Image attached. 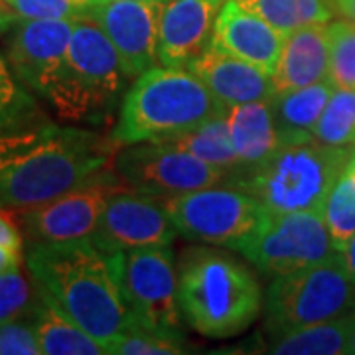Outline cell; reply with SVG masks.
I'll use <instances>...</instances> for the list:
<instances>
[{
	"instance_id": "1",
	"label": "cell",
	"mask_w": 355,
	"mask_h": 355,
	"mask_svg": "<svg viewBox=\"0 0 355 355\" xmlns=\"http://www.w3.org/2000/svg\"><path fill=\"white\" fill-rule=\"evenodd\" d=\"M109 135L42 121L0 132V207L28 209L60 198L113 164Z\"/></svg>"
},
{
	"instance_id": "2",
	"label": "cell",
	"mask_w": 355,
	"mask_h": 355,
	"mask_svg": "<svg viewBox=\"0 0 355 355\" xmlns=\"http://www.w3.org/2000/svg\"><path fill=\"white\" fill-rule=\"evenodd\" d=\"M26 266L46 298L109 349L135 326L119 272V253H107L93 239L36 243Z\"/></svg>"
},
{
	"instance_id": "3",
	"label": "cell",
	"mask_w": 355,
	"mask_h": 355,
	"mask_svg": "<svg viewBox=\"0 0 355 355\" xmlns=\"http://www.w3.org/2000/svg\"><path fill=\"white\" fill-rule=\"evenodd\" d=\"M180 310L207 338H231L261 316L265 298L251 268L216 245H198L180 254Z\"/></svg>"
},
{
	"instance_id": "4",
	"label": "cell",
	"mask_w": 355,
	"mask_h": 355,
	"mask_svg": "<svg viewBox=\"0 0 355 355\" xmlns=\"http://www.w3.org/2000/svg\"><path fill=\"white\" fill-rule=\"evenodd\" d=\"M200 77L184 67H150L135 79L121 105L113 137L121 146L166 140L223 113Z\"/></svg>"
},
{
	"instance_id": "5",
	"label": "cell",
	"mask_w": 355,
	"mask_h": 355,
	"mask_svg": "<svg viewBox=\"0 0 355 355\" xmlns=\"http://www.w3.org/2000/svg\"><path fill=\"white\" fill-rule=\"evenodd\" d=\"M130 79L107 34L89 18L76 20L64 69L46 101L60 119L99 125L107 121Z\"/></svg>"
},
{
	"instance_id": "6",
	"label": "cell",
	"mask_w": 355,
	"mask_h": 355,
	"mask_svg": "<svg viewBox=\"0 0 355 355\" xmlns=\"http://www.w3.org/2000/svg\"><path fill=\"white\" fill-rule=\"evenodd\" d=\"M354 154L352 148L318 139L280 144L270 158L239 180L237 188L253 193L270 214L322 211Z\"/></svg>"
},
{
	"instance_id": "7",
	"label": "cell",
	"mask_w": 355,
	"mask_h": 355,
	"mask_svg": "<svg viewBox=\"0 0 355 355\" xmlns=\"http://www.w3.org/2000/svg\"><path fill=\"white\" fill-rule=\"evenodd\" d=\"M263 308L268 338L349 316L355 312V280L338 253L326 263L277 277L266 291Z\"/></svg>"
},
{
	"instance_id": "8",
	"label": "cell",
	"mask_w": 355,
	"mask_h": 355,
	"mask_svg": "<svg viewBox=\"0 0 355 355\" xmlns=\"http://www.w3.org/2000/svg\"><path fill=\"white\" fill-rule=\"evenodd\" d=\"M162 200L178 235L188 241L216 245L239 253L270 217V211L253 193L229 184Z\"/></svg>"
},
{
	"instance_id": "9",
	"label": "cell",
	"mask_w": 355,
	"mask_h": 355,
	"mask_svg": "<svg viewBox=\"0 0 355 355\" xmlns=\"http://www.w3.org/2000/svg\"><path fill=\"white\" fill-rule=\"evenodd\" d=\"M113 172L130 190L170 198L221 184H235V176L198 156L162 140L125 144L114 154Z\"/></svg>"
},
{
	"instance_id": "10",
	"label": "cell",
	"mask_w": 355,
	"mask_h": 355,
	"mask_svg": "<svg viewBox=\"0 0 355 355\" xmlns=\"http://www.w3.org/2000/svg\"><path fill=\"white\" fill-rule=\"evenodd\" d=\"M338 253L322 211L270 214L241 251L261 272L275 279L326 263Z\"/></svg>"
},
{
	"instance_id": "11",
	"label": "cell",
	"mask_w": 355,
	"mask_h": 355,
	"mask_svg": "<svg viewBox=\"0 0 355 355\" xmlns=\"http://www.w3.org/2000/svg\"><path fill=\"white\" fill-rule=\"evenodd\" d=\"M123 190L130 188L113 170H103L101 174L65 191L60 198L20 209L16 219L30 245L91 239L99 227L107 202Z\"/></svg>"
},
{
	"instance_id": "12",
	"label": "cell",
	"mask_w": 355,
	"mask_h": 355,
	"mask_svg": "<svg viewBox=\"0 0 355 355\" xmlns=\"http://www.w3.org/2000/svg\"><path fill=\"white\" fill-rule=\"evenodd\" d=\"M119 272L135 324L184 334L178 270L170 245L119 253Z\"/></svg>"
},
{
	"instance_id": "13",
	"label": "cell",
	"mask_w": 355,
	"mask_h": 355,
	"mask_svg": "<svg viewBox=\"0 0 355 355\" xmlns=\"http://www.w3.org/2000/svg\"><path fill=\"white\" fill-rule=\"evenodd\" d=\"M178 229L164 200L135 190L114 193L103 209L93 241L107 253L172 245Z\"/></svg>"
},
{
	"instance_id": "14",
	"label": "cell",
	"mask_w": 355,
	"mask_h": 355,
	"mask_svg": "<svg viewBox=\"0 0 355 355\" xmlns=\"http://www.w3.org/2000/svg\"><path fill=\"white\" fill-rule=\"evenodd\" d=\"M162 2L97 0L85 18L107 34L119 51L130 79L158 64V16Z\"/></svg>"
},
{
	"instance_id": "15",
	"label": "cell",
	"mask_w": 355,
	"mask_h": 355,
	"mask_svg": "<svg viewBox=\"0 0 355 355\" xmlns=\"http://www.w3.org/2000/svg\"><path fill=\"white\" fill-rule=\"evenodd\" d=\"M76 20H18L6 58L26 87L46 97L64 69Z\"/></svg>"
},
{
	"instance_id": "16",
	"label": "cell",
	"mask_w": 355,
	"mask_h": 355,
	"mask_svg": "<svg viewBox=\"0 0 355 355\" xmlns=\"http://www.w3.org/2000/svg\"><path fill=\"white\" fill-rule=\"evenodd\" d=\"M225 0H164L158 16V64L190 69L214 40Z\"/></svg>"
},
{
	"instance_id": "17",
	"label": "cell",
	"mask_w": 355,
	"mask_h": 355,
	"mask_svg": "<svg viewBox=\"0 0 355 355\" xmlns=\"http://www.w3.org/2000/svg\"><path fill=\"white\" fill-rule=\"evenodd\" d=\"M284 38L277 28L241 8L235 0H225L216 20L211 46L272 76Z\"/></svg>"
},
{
	"instance_id": "18",
	"label": "cell",
	"mask_w": 355,
	"mask_h": 355,
	"mask_svg": "<svg viewBox=\"0 0 355 355\" xmlns=\"http://www.w3.org/2000/svg\"><path fill=\"white\" fill-rule=\"evenodd\" d=\"M190 71L202 79L225 109L243 103L266 101L277 93L272 79L265 71L214 46L190 65Z\"/></svg>"
},
{
	"instance_id": "19",
	"label": "cell",
	"mask_w": 355,
	"mask_h": 355,
	"mask_svg": "<svg viewBox=\"0 0 355 355\" xmlns=\"http://www.w3.org/2000/svg\"><path fill=\"white\" fill-rule=\"evenodd\" d=\"M275 91L308 87L330 79L328 24L302 26L284 38L279 64L270 76Z\"/></svg>"
},
{
	"instance_id": "20",
	"label": "cell",
	"mask_w": 355,
	"mask_h": 355,
	"mask_svg": "<svg viewBox=\"0 0 355 355\" xmlns=\"http://www.w3.org/2000/svg\"><path fill=\"white\" fill-rule=\"evenodd\" d=\"M229 135L247 170H253L270 158L280 146L279 130L270 99L235 105L225 109Z\"/></svg>"
},
{
	"instance_id": "21",
	"label": "cell",
	"mask_w": 355,
	"mask_h": 355,
	"mask_svg": "<svg viewBox=\"0 0 355 355\" xmlns=\"http://www.w3.org/2000/svg\"><path fill=\"white\" fill-rule=\"evenodd\" d=\"M334 89L336 85L331 83V79H324L308 87L277 91L272 95L270 105L280 144L316 139L314 132L318 121L330 101Z\"/></svg>"
},
{
	"instance_id": "22",
	"label": "cell",
	"mask_w": 355,
	"mask_h": 355,
	"mask_svg": "<svg viewBox=\"0 0 355 355\" xmlns=\"http://www.w3.org/2000/svg\"><path fill=\"white\" fill-rule=\"evenodd\" d=\"M36 284V282H34ZM40 298L30 312V324L38 336L42 354L46 355H103L105 347L91 338L73 320L38 291Z\"/></svg>"
},
{
	"instance_id": "23",
	"label": "cell",
	"mask_w": 355,
	"mask_h": 355,
	"mask_svg": "<svg viewBox=\"0 0 355 355\" xmlns=\"http://www.w3.org/2000/svg\"><path fill=\"white\" fill-rule=\"evenodd\" d=\"M162 142H168L172 146H178V148H182L186 153L193 154V156H198L200 160L207 162V164L217 166L221 170L231 172L235 176L233 186H237L239 180L249 172L243 166L241 158H239V154L233 146L225 111L207 119L205 123H202L200 127L193 128V130L170 137V139L162 140Z\"/></svg>"
},
{
	"instance_id": "24",
	"label": "cell",
	"mask_w": 355,
	"mask_h": 355,
	"mask_svg": "<svg viewBox=\"0 0 355 355\" xmlns=\"http://www.w3.org/2000/svg\"><path fill=\"white\" fill-rule=\"evenodd\" d=\"M349 316L280 334L266 343V354L277 355H342L349 354Z\"/></svg>"
},
{
	"instance_id": "25",
	"label": "cell",
	"mask_w": 355,
	"mask_h": 355,
	"mask_svg": "<svg viewBox=\"0 0 355 355\" xmlns=\"http://www.w3.org/2000/svg\"><path fill=\"white\" fill-rule=\"evenodd\" d=\"M241 8L263 18L280 34L310 24H328L334 18V0H235Z\"/></svg>"
},
{
	"instance_id": "26",
	"label": "cell",
	"mask_w": 355,
	"mask_h": 355,
	"mask_svg": "<svg viewBox=\"0 0 355 355\" xmlns=\"http://www.w3.org/2000/svg\"><path fill=\"white\" fill-rule=\"evenodd\" d=\"M46 121L32 91L14 73L8 58L0 53V132Z\"/></svg>"
},
{
	"instance_id": "27",
	"label": "cell",
	"mask_w": 355,
	"mask_h": 355,
	"mask_svg": "<svg viewBox=\"0 0 355 355\" xmlns=\"http://www.w3.org/2000/svg\"><path fill=\"white\" fill-rule=\"evenodd\" d=\"M320 142L338 146V148H355V89H334L330 101L318 121L316 132Z\"/></svg>"
},
{
	"instance_id": "28",
	"label": "cell",
	"mask_w": 355,
	"mask_h": 355,
	"mask_svg": "<svg viewBox=\"0 0 355 355\" xmlns=\"http://www.w3.org/2000/svg\"><path fill=\"white\" fill-rule=\"evenodd\" d=\"M188 352L190 345L184 334H170L140 324H135L107 349V354L113 355H180Z\"/></svg>"
},
{
	"instance_id": "29",
	"label": "cell",
	"mask_w": 355,
	"mask_h": 355,
	"mask_svg": "<svg viewBox=\"0 0 355 355\" xmlns=\"http://www.w3.org/2000/svg\"><path fill=\"white\" fill-rule=\"evenodd\" d=\"M322 214L330 231L331 241L338 251H342L343 245L355 233V184L347 168L331 188Z\"/></svg>"
},
{
	"instance_id": "30",
	"label": "cell",
	"mask_w": 355,
	"mask_h": 355,
	"mask_svg": "<svg viewBox=\"0 0 355 355\" xmlns=\"http://www.w3.org/2000/svg\"><path fill=\"white\" fill-rule=\"evenodd\" d=\"M330 32V79L336 87L355 89V22L336 20Z\"/></svg>"
},
{
	"instance_id": "31",
	"label": "cell",
	"mask_w": 355,
	"mask_h": 355,
	"mask_svg": "<svg viewBox=\"0 0 355 355\" xmlns=\"http://www.w3.org/2000/svg\"><path fill=\"white\" fill-rule=\"evenodd\" d=\"M38 298L34 279L30 282L20 268L0 272V324L30 316Z\"/></svg>"
},
{
	"instance_id": "32",
	"label": "cell",
	"mask_w": 355,
	"mask_h": 355,
	"mask_svg": "<svg viewBox=\"0 0 355 355\" xmlns=\"http://www.w3.org/2000/svg\"><path fill=\"white\" fill-rule=\"evenodd\" d=\"M20 20H81L95 0H0Z\"/></svg>"
},
{
	"instance_id": "33",
	"label": "cell",
	"mask_w": 355,
	"mask_h": 355,
	"mask_svg": "<svg viewBox=\"0 0 355 355\" xmlns=\"http://www.w3.org/2000/svg\"><path fill=\"white\" fill-rule=\"evenodd\" d=\"M38 336L28 318L0 324V355H40Z\"/></svg>"
},
{
	"instance_id": "34",
	"label": "cell",
	"mask_w": 355,
	"mask_h": 355,
	"mask_svg": "<svg viewBox=\"0 0 355 355\" xmlns=\"http://www.w3.org/2000/svg\"><path fill=\"white\" fill-rule=\"evenodd\" d=\"M16 216L12 209H4L0 207V245L14 249V251H22V243H24V235L18 223H14Z\"/></svg>"
},
{
	"instance_id": "35",
	"label": "cell",
	"mask_w": 355,
	"mask_h": 355,
	"mask_svg": "<svg viewBox=\"0 0 355 355\" xmlns=\"http://www.w3.org/2000/svg\"><path fill=\"white\" fill-rule=\"evenodd\" d=\"M20 265H22V251H14L0 245V272L20 268Z\"/></svg>"
},
{
	"instance_id": "36",
	"label": "cell",
	"mask_w": 355,
	"mask_h": 355,
	"mask_svg": "<svg viewBox=\"0 0 355 355\" xmlns=\"http://www.w3.org/2000/svg\"><path fill=\"white\" fill-rule=\"evenodd\" d=\"M340 254H342V261H343V265H345V270H347L355 280V233H354V237L343 245V249L340 251Z\"/></svg>"
},
{
	"instance_id": "37",
	"label": "cell",
	"mask_w": 355,
	"mask_h": 355,
	"mask_svg": "<svg viewBox=\"0 0 355 355\" xmlns=\"http://www.w3.org/2000/svg\"><path fill=\"white\" fill-rule=\"evenodd\" d=\"M18 20H20V18H18L6 4L0 2V36H2L4 32H8L10 28H14Z\"/></svg>"
},
{
	"instance_id": "38",
	"label": "cell",
	"mask_w": 355,
	"mask_h": 355,
	"mask_svg": "<svg viewBox=\"0 0 355 355\" xmlns=\"http://www.w3.org/2000/svg\"><path fill=\"white\" fill-rule=\"evenodd\" d=\"M336 2V8L343 14L347 20L355 22V0H334Z\"/></svg>"
},
{
	"instance_id": "39",
	"label": "cell",
	"mask_w": 355,
	"mask_h": 355,
	"mask_svg": "<svg viewBox=\"0 0 355 355\" xmlns=\"http://www.w3.org/2000/svg\"><path fill=\"white\" fill-rule=\"evenodd\" d=\"M349 354L355 355V312L352 314V322H349Z\"/></svg>"
},
{
	"instance_id": "40",
	"label": "cell",
	"mask_w": 355,
	"mask_h": 355,
	"mask_svg": "<svg viewBox=\"0 0 355 355\" xmlns=\"http://www.w3.org/2000/svg\"><path fill=\"white\" fill-rule=\"evenodd\" d=\"M347 170H349V174H352V180H354V184H355V154L352 156L349 164H347Z\"/></svg>"
},
{
	"instance_id": "41",
	"label": "cell",
	"mask_w": 355,
	"mask_h": 355,
	"mask_svg": "<svg viewBox=\"0 0 355 355\" xmlns=\"http://www.w3.org/2000/svg\"><path fill=\"white\" fill-rule=\"evenodd\" d=\"M97 2V0H95ZM139 2H164V0H139Z\"/></svg>"
}]
</instances>
